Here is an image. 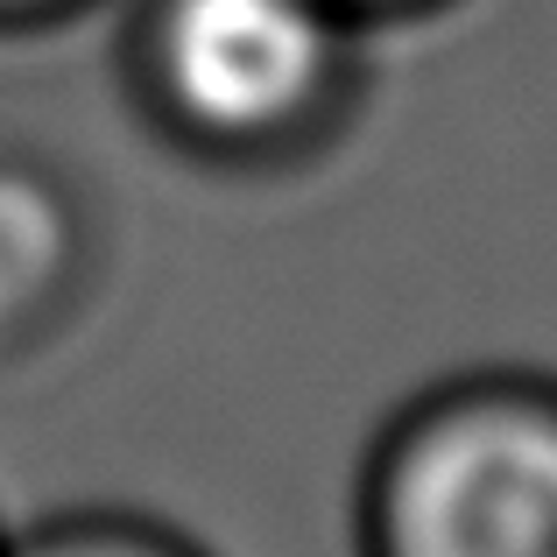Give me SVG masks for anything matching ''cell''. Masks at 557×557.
I'll return each instance as SVG.
<instances>
[{
    "mask_svg": "<svg viewBox=\"0 0 557 557\" xmlns=\"http://www.w3.org/2000/svg\"><path fill=\"white\" fill-rule=\"evenodd\" d=\"M99 8H113V0H0V42H42L57 28L92 22Z\"/></svg>",
    "mask_w": 557,
    "mask_h": 557,
    "instance_id": "5b68a950",
    "label": "cell"
},
{
    "mask_svg": "<svg viewBox=\"0 0 557 557\" xmlns=\"http://www.w3.org/2000/svg\"><path fill=\"white\" fill-rule=\"evenodd\" d=\"M107 283V219L85 177L50 149L0 141V368L78 332Z\"/></svg>",
    "mask_w": 557,
    "mask_h": 557,
    "instance_id": "3957f363",
    "label": "cell"
},
{
    "mask_svg": "<svg viewBox=\"0 0 557 557\" xmlns=\"http://www.w3.org/2000/svg\"><path fill=\"white\" fill-rule=\"evenodd\" d=\"M332 8H346L368 36H388V28H423L437 22V14L466 8V0H332Z\"/></svg>",
    "mask_w": 557,
    "mask_h": 557,
    "instance_id": "8992f818",
    "label": "cell"
},
{
    "mask_svg": "<svg viewBox=\"0 0 557 557\" xmlns=\"http://www.w3.org/2000/svg\"><path fill=\"white\" fill-rule=\"evenodd\" d=\"M0 557H212L190 530L141 508H57L0 536Z\"/></svg>",
    "mask_w": 557,
    "mask_h": 557,
    "instance_id": "277c9868",
    "label": "cell"
},
{
    "mask_svg": "<svg viewBox=\"0 0 557 557\" xmlns=\"http://www.w3.org/2000/svg\"><path fill=\"white\" fill-rule=\"evenodd\" d=\"M346 522L354 557H557V374L466 368L403 395Z\"/></svg>",
    "mask_w": 557,
    "mask_h": 557,
    "instance_id": "7a4b0ae2",
    "label": "cell"
},
{
    "mask_svg": "<svg viewBox=\"0 0 557 557\" xmlns=\"http://www.w3.org/2000/svg\"><path fill=\"white\" fill-rule=\"evenodd\" d=\"M113 78L170 163L283 184L360 127L374 36L332 0H121Z\"/></svg>",
    "mask_w": 557,
    "mask_h": 557,
    "instance_id": "6da1fadb",
    "label": "cell"
}]
</instances>
